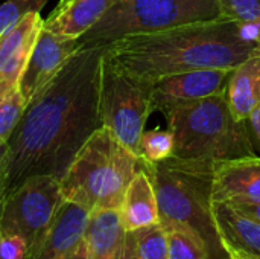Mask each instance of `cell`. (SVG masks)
Segmentation results:
<instances>
[{
    "instance_id": "6da1fadb",
    "label": "cell",
    "mask_w": 260,
    "mask_h": 259,
    "mask_svg": "<svg viewBox=\"0 0 260 259\" xmlns=\"http://www.w3.org/2000/svg\"><path fill=\"white\" fill-rule=\"evenodd\" d=\"M102 50L104 46L81 47L26 105L8 140V194L32 176L61 180L82 145L102 127Z\"/></svg>"
},
{
    "instance_id": "7a4b0ae2",
    "label": "cell",
    "mask_w": 260,
    "mask_h": 259,
    "mask_svg": "<svg viewBox=\"0 0 260 259\" xmlns=\"http://www.w3.org/2000/svg\"><path fill=\"white\" fill-rule=\"evenodd\" d=\"M104 55L123 73L151 89L168 75L200 69H235L260 55V44L244 27L219 17L161 32L125 37L104 44Z\"/></svg>"
},
{
    "instance_id": "3957f363",
    "label": "cell",
    "mask_w": 260,
    "mask_h": 259,
    "mask_svg": "<svg viewBox=\"0 0 260 259\" xmlns=\"http://www.w3.org/2000/svg\"><path fill=\"white\" fill-rule=\"evenodd\" d=\"M215 162L169 157L157 163L142 160L158 203L160 224L166 231H186L207 247L209 259H230L212 214Z\"/></svg>"
},
{
    "instance_id": "277c9868",
    "label": "cell",
    "mask_w": 260,
    "mask_h": 259,
    "mask_svg": "<svg viewBox=\"0 0 260 259\" xmlns=\"http://www.w3.org/2000/svg\"><path fill=\"white\" fill-rule=\"evenodd\" d=\"M140 168L142 159L102 125L82 145L59 180L62 198L90 212L119 209Z\"/></svg>"
},
{
    "instance_id": "5b68a950",
    "label": "cell",
    "mask_w": 260,
    "mask_h": 259,
    "mask_svg": "<svg viewBox=\"0 0 260 259\" xmlns=\"http://www.w3.org/2000/svg\"><path fill=\"white\" fill-rule=\"evenodd\" d=\"M168 128L174 134V156L215 163L254 156L248 124L232 113L225 90L172 111Z\"/></svg>"
},
{
    "instance_id": "8992f818",
    "label": "cell",
    "mask_w": 260,
    "mask_h": 259,
    "mask_svg": "<svg viewBox=\"0 0 260 259\" xmlns=\"http://www.w3.org/2000/svg\"><path fill=\"white\" fill-rule=\"evenodd\" d=\"M216 0H117L82 37L81 47L161 32L177 26L219 18Z\"/></svg>"
},
{
    "instance_id": "52a82bcc",
    "label": "cell",
    "mask_w": 260,
    "mask_h": 259,
    "mask_svg": "<svg viewBox=\"0 0 260 259\" xmlns=\"http://www.w3.org/2000/svg\"><path fill=\"white\" fill-rule=\"evenodd\" d=\"M149 93V87L117 69L102 50L99 69L101 122L137 156L140 137L152 114Z\"/></svg>"
},
{
    "instance_id": "ba28073f",
    "label": "cell",
    "mask_w": 260,
    "mask_h": 259,
    "mask_svg": "<svg viewBox=\"0 0 260 259\" xmlns=\"http://www.w3.org/2000/svg\"><path fill=\"white\" fill-rule=\"evenodd\" d=\"M62 194L52 176H32L8 194L0 214V235H15L27 246L52 223Z\"/></svg>"
},
{
    "instance_id": "9c48e42d",
    "label": "cell",
    "mask_w": 260,
    "mask_h": 259,
    "mask_svg": "<svg viewBox=\"0 0 260 259\" xmlns=\"http://www.w3.org/2000/svg\"><path fill=\"white\" fill-rule=\"evenodd\" d=\"M233 69H200L174 73L151 85V108L168 118L177 108L225 90Z\"/></svg>"
},
{
    "instance_id": "30bf717a",
    "label": "cell",
    "mask_w": 260,
    "mask_h": 259,
    "mask_svg": "<svg viewBox=\"0 0 260 259\" xmlns=\"http://www.w3.org/2000/svg\"><path fill=\"white\" fill-rule=\"evenodd\" d=\"M81 49L79 40L50 31L44 23L18 82L26 105Z\"/></svg>"
},
{
    "instance_id": "8fae6325",
    "label": "cell",
    "mask_w": 260,
    "mask_h": 259,
    "mask_svg": "<svg viewBox=\"0 0 260 259\" xmlns=\"http://www.w3.org/2000/svg\"><path fill=\"white\" fill-rule=\"evenodd\" d=\"M90 211L62 200L52 223L27 246L23 259H67L84 238Z\"/></svg>"
},
{
    "instance_id": "7c38bea8",
    "label": "cell",
    "mask_w": 260,
    "mask_h": 259,
    "mask_svg": "<svg viewBox=\"0 0 260 259\" xmlns=\"http://www.w3.org/2000/svg\"><path fill=\"white\" fill-rule=\"evenodd\" d=\"M43 23L40 12H30L0 35V99L18 90Z\"/></svg>"
},
{
    "instance_id": "4fadbf2b",
    "label": "cell",
    "mask_w": 260,
    "mask_h": 259,
    "mask_svg": "<svg viewBox=\"0 0 260 259\" xmlns=\"http://www.w3.org/2000/svg\"><path fill=\"white\" fill-rule=\"evenodd\" d=\"M213 221L230 259H260V223L239 212L229 202L212 205Z\"/></svg>"
},
{
    "instance_id": "5bb4252c",
    "label": "cell",
    "mask_w": 260,
    "mask_h": 259,
    "mask_svg": "<svg viewBox=\"0 0 260 259\" xmlns=\"http://www.w3.org/2000/svg\"><path fill=\"white\" fill-rule=\"evenodd\" d=\"M215 202H260V157L247 156L215 166Z\"/></svg>"
},
{
    "instance_id": "9a60e30c",
    "label": "cell",
    "mask_w": 260,
    "mask_h": 259,
    "mask_svg": "<svg viewBox=\"0 0 260 259\" xmlns=\"http://www.w3.org/2000/svg\"><path fill=\"white\" fill-rule=\"evenodd\" d=\"M117 0H59L44 24L58 34L79 38L94 23H98L105 12Z\"/></svg>"
},
{
    "instance_id": "2e32d148",
    "label": "cell",
    "mask_w": 260,
    "mask_h": 259,
    "mask_svg": "<svg viewBox=\"0 0 260 259\" xmlns=\"http://www.w3.org/2000/svg\"><path fill=\"white\" fill-rule=\"evenodd\" d=\"M126 232L160 223L157 195L148 172L140 168L131 180L119 208Z\"/></svg>"
},
{
    "instance_id": "e0dca14e",
    "label": "cell",
    "mask_w": 260,
    "mask_h": 259,
    "mask_svg": "<svg viewBox=\"0 0 260 259\" xmlns=\"http://www.w3.org/2000/svg\"><path fill=\"white\" fill-rule=\"evenodd\" d=\"M229 107L238 121L247 122L260 104V55H254L236 66L225 87Z\"/></svg>"
},
{
    "instance_id": "ac0fdd59",
    "label": "cell",
    "mask_w": 260,
    "mask_h": 259,
    "mask_svg": "<svg viewBox=\"0 0 260 259\" xmlns=\"http://www.w3.org/2000/svg\"><path fill=\"white\" fill-rule=\"evenodd\" d=\"M119 209H94L88 215L84 240L91 259H111L126 238Z\"/></svg>"
},
{
    "instance_id": "d6986e66",
    "label": "cell",
    "mask_w": 260,
    "mask_h": 259,
    "mask_svg": "<svg viewBox=\"0 0 260 259\" xmlns=\"http://www.w3.org/2000/svg\"><path fill=\"white\" fill-rule=\"evenodd\" d=\"M221 15L238 21L260 44V0H216Z\"/></svg>"
},
{
    "instance_id": "ffe728a7",
    "label": "cell",
    "mask_w": 260,
    "mask_h": 259,
    "mask_svg": "<svg viewBox=\"0 0 260 259\" xmlns=\"http://www.w3.org/2000/svg\"><path fill=\"white\" fill-rule=\"evenodd\" d=\"M139 156L146 163H157L174 156V134L169 128L145 130L140 137Z\"/></svg>"
},
{
    "instance_id": "44dd1931",
    "label": "cell",
    "mask_w": 260,
    "mask_h": 259,
    "mask_svg": "<svg viewBox=\"0 0 260 259\" xmlns=\"http://www.w3.org/2000/svg\"><path fill=\"white\" fill-rule=\"evenodd\" d=\"M140 259H168V232L160 224H151L131 232Z\"/></svg>"
},
{
    "instance_id": "7402d4cb",
    "label": "cell",
    "mask_w": 260,
    "mask_h": 259,
    "mask_svg": "<svg viewBox=\"0 0 260 259\" xmlns=\"http://www.w3.org/2000/svg\"><path fill=\"white\" fill-rule=\"evenodd\" d=\"M168 232V259H209L206 244L193 234L174 229Z\"/></svg>"
},
{
    "instance_id": "603a6c76",
    "label": "cell",
    "mask_w": 260,
    "mask_h": 259,
    "mask_svg": "<svg viewBox=\"0 0 260 259\" xmlns=\"http://www.w3.org/2000/svg\"><path fill=\"white\" fill-rule=\"evenodd\" d=\"M24 108L26 102L18 90L0 99V142L9 140L23 116Z\"/></svg>"
},
{
    "instance_id": "cb8c5ba5",
    "label": "cell",
    "mask_w": 260,
    "mask_h": 259,
    "mask_svg": "<svg viewBox=\"0 0 260 259\" xmlns=\"http://www.w3.org/2000/svg\"><path fill=\"white\" fill-rule=\"evenodd\" d=\"M47 0H6L0 5V35L30 12H41Z\"/></svg>"
},
{
    "instance_id": "d4e9b609",
    "label": "cell",
    "mask_w": 260,
    "mask_h": 259,
    "mask_svg": "<svg viewBox=\"0 0 260 259\" xmlns=\"http://www.w3.org/2000/svg\"><path fill=\"white\" fill-rule=\"evenodd\" d=\"M27 243L15 235H0V255L3 259H23Z\"/></svg>"
},
{
    "instance_id": "484cf974",
    "label": "cell",
    "mask_w": 260,
    "mask_h": 259,
    "mask_svg": "<svg viewBox=\"0 0 260 259\" xmlns=\"http://www.w3.org/2000/svg\"><path fill=\"white\" fill-rule=\"evenodd\" d=\"M6 159H8V142H0V214L8 197L6 186Z\"/></svg>"
},
{
    "instance_id": "4316f807",
    "label": "cell",
    "mask_w": 260,
    "mask_h": 259,
    "mask_svg": "<svg viewBox=\"0 0 260 259\" xmlns=\"http://www.w3.org/2000/svg\"><path fill=\"white\" fill-rule=\"evenodd\" d=\"M233 205L239 212L247 215L248 218L260 223V202H247V200H236V202H229Z\"/></svg>"
},
{
    "instance_id": "83f0119b",
    "label": "cell",
    "mask_w": 260,
    "mask_h": 259,
    "mask_svg": "<svg viewBox=\"0 0 260 259\" xmlns=\"http://www.w3.org/2000/svg\"><path fill=\"white\" fill-rule=\"evenodd\" d=\"M111 259H140L137 249H136V241L131 232L126 234V238L122 244V247L116 252V255Z\"/></svg>"
},
{
    "instance_id": "f1b7e54d",
    "label": "cell",
    "mask_w": 260,
    "mask_h": 259,
    "mask_svg": "<svg viewBox=\"0 0 260 259\" xmlns=\"http://www.w3.org/2000/svg\"><path fill=\"white\" fill-rule=\"evenodd\" d=\"M247 124H248V130H250L251 136L256 137L260 142V104L253 110V113L247 119Z\"/></svg>"
},
{
    "instance_id": "f546056e",
    "label": "cell",
    "mask_w": 260,
    "mask_h": 259,
    "mask_svg": "<svg viewBox=\"0 0 260 259\" xmlns=\"http://www.w3.org/2000/svg\"><path fill=\"white\" fill-rule=\"evenodd\" d=\"M67 259H91V255H90V249L85 243V240L82 238L79 241V244L72 250V253L67 256Z\"/></svg>"
},
{
    "instance_id": "4dcf8cb0",
    "label": "cell",
    "mask_w": 260,
    "mask_h": 259,
    "mask_svg": "<svg viewBox=\"0 0 260 259\" xmlns=\"http://www.w3.org/2000/svg\"><path fill=\"white\" fill-rule=\"evenodd\" d=\"M0 259H3V258H2V255H0Z\"/></svg>"
}]
</instances>
